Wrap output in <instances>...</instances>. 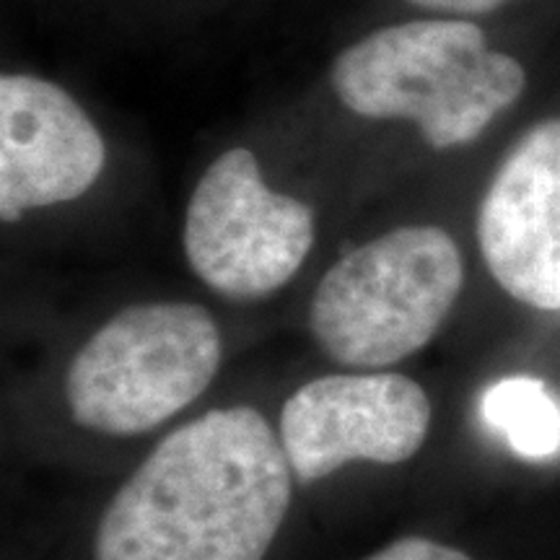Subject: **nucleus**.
<instances>
[{"instance_id":"f257e3e1","label":"nucleus","mask_w":560,"mask_h":560,"mask_svg":"<svg viewBox=\"0 0 560 560\" xmlns=\"http://www.w3.org/2000/svg\"><path fill=\"white\" fill-rule=\"evenodd\" d=\"M293 470L260 410H210L159 441L104 509L94 560H262Z\"/></svg>"},{"instance_id":"9d476101","label":"nucleus","mask_w":560,"mask_h":560,"mask_svg":"<svg viewBox=\"0 0 560 560\" xmlns=\"http://www.w3.org/2000/svg\"><path fill=\"white\" fill-rule=\"evenodd\" d=\"M366 560H472L467 552L450 545H441L436 540H425V537H405L387 545V548L374 552Z\"/></svg>"},{"instance_id":"7ed1b4c3","label":"nucleus","mask_w":560,"mask_h":560,"mask_svg":"<svg viewBox=\"0 0 560 560\" xmlns=\"http://www.w3.org/2000/svg\"><path fill=\"white\" fill-rule=\"evenodd\" d=\"M462 283L459 247L444 229H395L327 270L312 299V335L342 366H392L429 346Z\"/></svg>"},{"instance_id":"39448f33","label":"nucleus","mask_w":560,"mask_h":560,"mask_svg":"<svg viewBox=\"0 0 560 560\" xmlns=\"http://www.w3.org/2000/svg\"><path fill=\"white\" fill-rule=\"evenodd\" d=\"M182 244L208 289L234 301L265 299L304 265L314 213L306 202L272 192L249 149H231L192 190Z\"/></svg>"},{"instance_id":"6e6552de","label":"nucleus","mask_w":560,"mask_h":560,"mask_svg":"<svg viewBox=\"0 0 560 560\" xmlns=\"http://www.w3.org/2000/svg\"><path fill=\"white\" fill-rule=\"evenodd\" d=\"M107 161L102 132L58 83L37 75L0 79V219L81 198Z\"/></svg>"},{"instance_id":"423d86ee","label":"nucleus","mask_w":560,"mask_h":560,"mask_svg":"<svg viewBox=\"0 0 560 560\" xmlns=\"http://www.w3.org/2000/svg\"><path fill=\"white\" fill-rule=\"evenodd\" d=\"M431 429V400L402 374H332L293 392L280 412V444L301 486L350 462L400 465Z\"/></svg>"},{"instance_id":"0eeeda50","label":"nucleus","mask_w":560,"mask_h":560,"mask_svg":"<svg viewBox=\"0 0 560 560\" xmlns=\"http://www.w3.org/2000/svg\"><path fill=\"white\" fill-rule=\"evenodd\" d=\"M490 276L535 310H560V117L529 128L503 156L478 215Z\"/></svg>"},{"instance_id":"9b49d317","label":"nucleus","mask_w":560,"mask_h":560,"mask_svg":"<svg viewBox=\"0 0 560 560\" xmlns=\"http://www.w3.org/2000/svg\"><path fill=\"white\" fill-rule=\"evenodd\" d=\"M408 3L425 11L452 13V16H480V13L501 9L509 0H408Z\"/></svg>"},{"instance_id":"1a4fd4ad","label":"nucleus","mask_w":560,"mask_h":560,"mask_svg":"<svg viewBox=\"0 0 560 560\" xmlns=\"http://www.w3.org/2000/svg\"><path fill=\"white\" fill-rule=\"evenodd\" d=\"M482 416L522 459H550L560 452V402L535 376H506L482 397Z\"/></svg>"},{"instance_id":"20e7f679","label":"nucleus","mask_w":560,"mask_h":560,"mask_svg":"<svg viewBox=\"0 0 560 560\" xmlns=\"http://www.w3.org/2000/svg\"><path fill=\"white\" fill-rule=\"evenodd\" d=\"M221 353V330L202 306L187 301L128 306L70 361V418L107 436L156 429L210 387Z\"/></svg>"},{"instance_id":"f03ea898","label":"nucleus","mask_w":560,"mask_h":560,"mask_svg":"<svg viewBox=\"0 0 560 560\" xmlns=\"http://www.w3.org/2000/svg\"><path fill=\"white\" fill-rule=\"evenodd\" d=\"M330 83L342 107L369 120H410L436 151L472 143L522 96L527 70L486 45L472 21L384 26L342 50Z\"/></svg>"}]
</instances>
